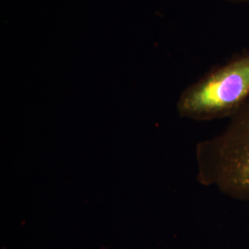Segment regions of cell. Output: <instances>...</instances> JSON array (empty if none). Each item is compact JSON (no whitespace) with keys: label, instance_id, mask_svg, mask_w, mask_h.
Here are the masks:
<instances>
[{"label":"cell","instance_id":"1","mask_svg":"<svg viewBox=\"0 0 249 249\" xmlns=\"http://www.w3.org/2000/svg\"><path fill=\"white\" fill-rule=\"evenodd\" d=\"M197 181L249 202V102L220 133L197 144Z\"/></svg>","mask_w":249,"mask_h":249},{"label":"cell","instance_id":"2","mask_svg":"<svg viewBox=\"0 0 249 249\" xmlns=\"http://www.w3.org/2000/svg\"><path fill=\"white\" fill-rule=\"evenodd\" d=\"M249 102V53L206 73L185 89L178 102L180 116L211 121L231 118Z\"/></svg>","mask_w":249,"mask_h":249},{"label":"cell","instance_id":"3","mask_svg":"<svg viewBox=\"0 0 249 249\" xmlns=\"http://www.w3.org/2000/svg\"><path fill=\"white\" fill-rule=\"evenodd\" d=\"M227 2H232V3H249V0H223Z\"/></svg>","mask_w":249,"mask_h":249}]
</instances>
